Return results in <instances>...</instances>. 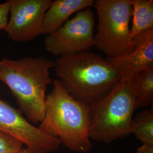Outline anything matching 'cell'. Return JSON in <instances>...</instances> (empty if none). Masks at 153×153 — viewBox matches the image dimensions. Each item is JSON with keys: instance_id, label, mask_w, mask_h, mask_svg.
<instances>
[{"instance_id": "5b68a950", "label": "cell", "mask_w": 153, "mask_h": 153, "mask_svg": "<svg viewBox=\"0 0 153 153\" xmlns=\"http://www.w3.org/2000/svg\"><path fill=\"white\" fill-rule=\"evenodd\" d=\"M94 6L98 18V31L94 35L95 47L107 58L131 52L133 47L129 27L131 0H97Z\"/></svg>"}, {"instance_id": "277c9868", "label": "cell", "mask_w": 153, "mask_h": 153, "mask_svg": "<svg viewBox=\"0 0 153 153\" xmlns=\"http://www.w3.org/2000/svg\"><path fill=\"white\" fill-rule=\"evenodd\" d=\"M136 109L132 81H120L104 98L90 106V140L109 144L129 136Z\"/></svg>"}, {"instance_id": "6da1fadb", "label": "cell", "mask_w": 153, "mask_h": 153, "mask_svg": "<svg viewBox=\"0 0 153 153\" xmlns=\"http://www.w3.org/2000/svg\"><path fill=\"white\" fill-rule=\"evenodd\" d=\"M53 68L68 93L90 106L104 98L121 81L107 58L89 51L57 57Z\"/></svg>"}, {"instance_id": "7c38bea8", "label": "cell", "mask_w": 153, "mask_h": 153, "mask_svg": "<svg viewBox=\"0 0 153 153\" xmlns=\"http://www.w3.org/2000/svg\"><path fill=\"white\" fill-rule=\"evenodd\" d=\"M136 108H143L153 102V68L139 73L132 81Z\"/></svg>"}, {"instance_id": "7a4b0ae2", "label": "cell", "mask_w": 153, "mask_h": 153, "mask_svg": "<svg viewBox=\"0 0 153 153\" xmlns=\"http://www.w3.org/2000/svg\"><path fill=\"white\" fill-rule=\"evenodd\" d=\"M54 61L44 57H25L0 60V81L16 100L19 110L33 124L44 118L45 92L52 82L49 70Z\"/></svg>"}, {"instance_id": "4fadbf2b", "label": "cell", "mask_w": 153, "mask_h": 153, "mask_svg": "<svg viewBox=\"0 0 153 153\" xmlns=\"http://www.w3.org/2000/svg\"><path fill=\"white\" fill-rule=\"evenodd\" d=\"M131 134L142 143L153 144V109H146L133 117Z\"/></svg>"}, {"instance_id": "52a82bcc", "label": "cell", "mask_w": 153, "mask_h": 153, "mask_svg": "<svg viewBox=\"0 0 153 153\" xmlns=\"http://www.w3.org/2000/svg\"><path fill=\"white\" fill-rule=\"evenodd\" d=\"M0 131L20 141L33 153H52L61 144L58 138L45 134L29 122L19 109L1 98Z\"/></svg>"}, {"instance_id": "8992f818", "label": "cell", "mask_w": 153, "mask_h": 153, "mask_svg": "<svg viewBox=\"0 0 153 153\" xmlns=\"http://www.w3.org/2000/svg\"><path fill=\"white\" fill-rule=\"evenodd\" d=\"M95 13L91 7L76 13L44 39L45 49L56 56L88 51L95 47Z\"/></svg>"}, {"instance_id": "8fae6325", "label": "cell", "mask_w": 153, "mask_h": 153, "mask_svg": "<svg viewBox=\"0 0 153 153\" xmlns=\"http://www.w3.org/2000/svg\"><path fill=\"white\" fill-rule=\"evenodd\" d=\"M132 25L131 36L137 35L153 30V0H131Z\"/></svg>"}, {"instance_id": "9a60e30c", "label": "cell", "mask_w": 153, "mask_h": 153, "mask_svg": "<svg viewBox=\"0 0 153 153\" xmlns=\"http://www.w3.org/2000/svg\"><path fill=\"white\" fill-rule=\"evenodd\" d=\"M10 4L9 1L0 4V30L5 31L9 16Z\"/></svg>"}, {"instance_id": "ba28073f", "label": "cell", "mask_w": 153, "mask_h": 153, "mask_svg": "<svg viewBox=\"0 0 153 153\" xmlns=\"http://www.w3.org/2000/svg\"><path fill=\"white\" fill-rule=\"evenodd\" d=\"M9 21L5 32L11 40L25 42L43 34L44 16L52 0H8Z\"/></svg>"}, {"instance_id": "e0dca14e", "label": "cell", "mask_w": 153, "mask_h": 153, "mask_svg": "<svg viewBox=\"0 0 153 153\" xmlns=\"http://www.w3.org/2000/svg\"><path fill=\"white\" fill-rule=\"evenodd\" d=\"M18 153H33L31 151L28 149L27 148H22V149L20 150V152Z\"/></svg>"}, {"instance_id": "30bf717a", "label": "cell", "mask_w": 153, "mask_h": 153, "mask_svg": "<svg viewBox=\"0 0 153 153\" xmlns=\"http://www.w3.org/2000/svg\"><path fill=\"white\" fill-rule=\"evenodd\" d=\"M93 0H55L46 11L43 35H49L61 27L75 13L94 6Z\"/></svg>"}, {"instance_id": "2e32d148", "label": "cell", "mask_w": 153, "mask_h": 153, "mask_svg": "<svg viewBox=\"0 0 153 153\" xmlns=\"http://www.w3.org/2000/svg\"><path fill=\"white\" fill-rule=\"evenodd\" d=\"M136 153H153V144L142 143L137 148Z\"/></svg>"}, {"instance_id": "3957f363", "label": "cell", "mask_w": 153, "mask_h": 153, "mask_svg": "<svg viewBox=\"0 0 153 153\" xmlns=\"http://www.w3.org/2000/svg\"><path fill=\"white\" fill-rule=\"evenodd\" d=\"M90 106L71 97L59 79L53 81L51 91L46 95L43 121L39 129L58 138L72 151L88 153L92 148L89 137Z\"/></svg>"}, {"instance_id": "9c48e42d", "label": "cell", "mask_w": 153, "mask_h": 153, "mask_svg": "<svg viewBox=\"0 0 153 153\" xmlns=\"http://www.w3.org/2000/svg\"><path fill=\"white\" fill-rule=\"evenodd\" d=\"M131 52L115 58H107L118 71L121 81H132L141 71L153 68V30L133 38Z\"/></svg>"}, {"instance_id": "5bb4252c", "label": "cell", "mask_w": 153, "mask_h": 153, "mask_svg": "<svg viewBox=\"0 0 153 153\" xmlns=\"http://www.w3.org/2000/svg\"><path fill=\"white\" fill-rule=\"evenodd\" d=\"M23 144L16 138L0 131V153H18Z\"/></svg>"}]
</instances>
